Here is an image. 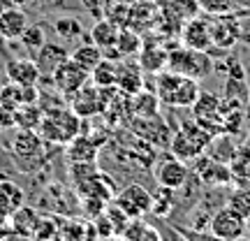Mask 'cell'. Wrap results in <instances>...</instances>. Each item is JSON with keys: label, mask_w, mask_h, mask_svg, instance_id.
I'll return each mask as SVG.
<instances>
[{"label": "cell", "mask_w": 250, "mask_h": 241, "mask_svg": "<svg viewBox=\"0 0 250 241\" xmlns=\"http://www.w3.org/2000/svg\"><path fill=\"white\" fill-rule=\"evenodd\" d=\"M246 234H248V237H250V216H248V218H246Z\"/></svg>", "instance_id": "cell-41"}, {"label": "cell", "mask_w": 250, "mask_h": 241, "mask_svg": "<svg viewBox=\"0 0 250 241\" xmlns=\"http://www.w3.org/2000/svg\"><path fill=\"white\" fill-rule=\"evenodd\" d=\"M121 241H162L158 227L144 223L142 218H132L121 234Z\"/></svg>", "instance_id": "cell-22"}, {"label": "cell", "mask_w": 250, "mask_h": 241, "mask_svg": "<svg viewBox=\"0 0 250 241\" xmlns=\"http://www.w3.org/2000/svg\"><path fill=\"white\" fill-rule=\"evenodd\" d=\"M14 5H21V2H28V0H12Z\"/></svg>", "instance_id": "cell-45"}, {"label": "cell", "mask_w": 250, "mask_h": 241, "mask_svg": "<svg viewBox=\"0 0 250 241\" xmlns=\"http://www.w3.org/2000/svg\"><path fill=\"white\" fill-rule=\"evenodd\" d=\"M72 111L77 116H93L102 111V98H100V88L95 84H83L74 95H72Z\"/></svg>", "instance_id": "cell-13"}, {"label": "cell", "mask_w": 250, "mask_h": 241, "mask_svg": "<svg viewBox=\"0 0 250 241\" xmlns=\"http://www.w3.org/2000/svg\"><path fill=\"white\" fill-rule=\"evenodd\" d=\"M139 49H142V37L137 30L132 28H121V33H118V40H116V51L121 56H137L139 54Z\"/></svg>", "instance_id": "cell-30"}, {"label": "cell", "mask_w": 250, "mask_h": 241, "mask_svg": "<svg viewBox=\"0 0 250 241\" xmlns=\"http://www.w3.org/2000/svg\"><path fill=\"white\" fill-rule=\"evenodd\" d=\"M9 223H12V232L14 234L30 237V234H35V227H37V223H40V216H37L35 209H30V206L23 204L9 216Z\"/></svg>", "instance_id": "cell-21"}, {"label": "cell", "mask_w": 250, "mask_h": 241, "mask_svg": "<svg viewBox=\"0 0 250 241\" xmlns=\"http://www.w3.org/2000/svg\"><path fill=\"white\" fill-rule=\"evenodd\" d=\"M250 88L246 86V79H234L229 77L225 84V95H223V107L227 109H243L248 102Z\"/></svg>", "instance_id": "cell-20"}, {"label": "cell", "mask_w": 250, "mask_h": 241, "mask_svg": "<svg viewBox=\"0 0 250 241\" xmlns=\"http://www.w3.org/2000/svg\"><path fill=\"white\" fill-rule=\"evenodd\" d=\"M234 241H250V237H246V234H241V237H236Z\"/></svg>", "instance_id": "cell-42"}, {"label": "cell", "mask_w": 250, "mask_h": 241, "mask_svg": "<svg viewBox=\"0 0 250 241\" xmlns=\"http://www.w3.org/2000/svg\"><path fill=\"white\" fill-rule=\"evenodd\" d=\"M26 28H28V17L23 9L19 7L0 9V37L2 40H9V42L19 40Z\"/></svg>", "instance_id": "cell-15"}, {"label": "cell", "mask_w": 250, "mask_h": 241, "mask_svg": "<svg viewBox=\"0 0 250 241\" xmlns=\"http://www.w3.org/2000/svg\"><path fill=\"white\" fill-rule=\"evenodd\" d=\"M171 241H188V239H186V237H181V234H176V237H174Z\"/></svg>", "instance_id": "cell-43"}, {"label": "cell", "mask_w": 250, "mask_h": 241, "mask_svg": "<svg viewBox=\"0 0 250 241\" xmlns=\"http://www.w3.org/2000/svg\"><path fill=\"white\" fill-rule=\"evenodd\" d=\"M165 12L171 14L174 19H179V21H190V19L197 17L199 5H197V0H167Z\"/></svg>", "instance_id": "cell-31"}, {"label": "cell", "mask_w": 250, "mask_h": 241, "mask_svg": "<svg viewBox=\"0 0 250 241\" xmlns=\"http://www.w3.org/2000/svg\"><path fill=\"white\" fill-rule=\"evenodd\" d=\"M70 58L77 63L79 67H83V70L90 74V72L98 67V63L104 58V54H102V49H100V46H95L93 42H88V44L77 46V49L70 54Z\"/></svg>", "instance_id": "cell-27"}, {"label": "cell", "mask_w": 250, "mask_h": 241, "mask_svg": "<svg viewBox=\"0 0 250 241\" xmlns=\"http://www.w3.org/2000/svg\"><path fill=\"white\" fill-rule=\"evenodd\" d=\"M81 2L86 5V9H88V12L100 14V12H104V5H107L109 0H81Z\"/></svg>", "instance_id": "cell-37"}, {"label": "cell", "mask_w": 250, "mask_h": 241, "mask_svg": "<svg viewBox=\"0 0 250 241\" xmlns=\"http://www.w3.org/2000/svg\"><path fill=\"white\" fill-rule=\"evenodd\" d=\"M155 105H158V95L155 93H146V90L134 93V102H132L134 114H139V116H155Z\"/></svg>", "instance_id": "cell-32"}, {"label": "cell", "mask_w": 250, "mask_h": 241, "mask_svg": "<svg viewBox=\"0 0 250 241\" xmlns=\"http://www.w3.org/2000/svg\"><path fill=\"white\" fill-rule=\"evenodd\" d=\"M114 204L123 211L127 218H144L151 211L153 195L142 186V183H130L121 193L114 195Z\"/></svg>", "instance_id": "cell-5"}, {"label": "cell", "mask_w": 250, "mask_h": 241, "mask_svg": "<svg viewBox=\"0 0 250 241\" xmlns=\"http://www.w3.org/2000/svg\"><path fill=\"white\" fill-rule=\"evenodd\" d=\"M246 149H250V134H248V139H246V144H243Z\"/></svg>", "instance_id": "cell-44"}, {"label": "cell", "mask_w": 250, "mask_h": 241, "mask_svg": "<svg viewBox=\"0 0 250 241\" xmlns=\"http://www.w3.org/2000/svg\"><path fill=\"white\" fill-rule=\"evenodd\" d=\"M155 95H158V100H162L165 105H171V107H192L197 95H199V86H197V79H192V77L165 70L158 74Z\"/></svg>", "instance_id": "cell-2"}, {"label": "cell", "mask_w": 250, "mask_h": 241, "mask_svg": "<svg viewBox=\"0 0 250 241\" xmlns=\"http://www.w3.org/2000/svg\"><path fill=\"white\" fill-rule=\"evenodd\" d=\"M19 40H21V44H23V49H26L28 54L35 56L46 44V28L42 23H33V26H28L23 30V35L19 37Z\"/></svg>", "instance_id": "cell-29"}, {"label": "cell", "mask_w": 250, "mask_h": 241, "mask_svg": "<svg viewBox=\"0 0 250 241\" xmlns=\"http://www.w3.org/2000/svg\"><path fill=\"white\" fill-rule=\"evenodd\" d=\"M197 176L204 186H213V188H223V186H229L234 183V176H232V167L227 162H220V160H213L208 155H199L197 158Z\"/></svg>", "instance_id": "cell-9"}, {"label": "cell", "mask_w": 250, "mask_h": 241, "mask_svg": "<svg viewBox=\"0 0 250 241\" xmlns=\"http://www.w3.org/2000/svg\"><path fill=\"white\" fill-rule=\"evenodd\" d=\"M81 23L79 19L74 17H58L56 19V33L61 37H65V40H77V37L81 35Z\"/></svg>", "instance_id": "cell-34"}, {"label": "cell", "mask_w": 250, "mask_h": 241, "mask_svg": "<svg viewBox=\"0 0 250 241\" xmlns=\"http://www.w3.org/2000/svg\"><path fill=\"white\" fill-rule=\"evenodd\" d=\"M67 155H70V162H95L98 158V144L88 139V137H74L70 142V149H67Z\"/></svg>", "instance_id": "cell-25"}, {"label": "cell", "mask_w": 250, "mask_h": 241, "mask_svg": "<svg viewBox=\"0 0 250 241\" xmlns=\"http://www.w3.org/2000/svg\"><path fill=\"white\" fill-rule=\"evenodd\" d=\"M181 40H183V46L188 49H195V51H208L213 40H211V28H208V19H190L183 26V33H181Z\"/></svg>", "instance_id": "cell-11"}, {"label": "cell", "mask_w": 250, "mask_h": 241, "mask_svg": "<svg viewBox=\"0 0 250 241\" xmlns=\"http://www.w3.org/2000/svg\"><path fill=\"white\" fill-rule=\"evenodd\" d=\"M0 105L2 107H9V109H17L21 105V86L19 84H2L0 86Z\"/></svg>", "instance_id": "cell-35"}, {"label": "cell", "mask_w": 250, "mask_h": 241, "mask_svg": "<svg viewBox=\"0 0 250 241\" xmlns=\"http://www.w3.org/2000/svg\"><path fill=\"white\" fill-rule=\"evenodd\" d=\"M118 79V65L111 58H102L98 63V67L90 72V81L98 86V88H114Z\"/></svg>", "instance_id": "cell-26"}, {"label": "cell", "mask_w": 250, "mask_h": 241, "mask_svg": "<svg viewBox=\"0 0 250 241\" xmlns=\"http://www.w3.org/2000/svg\"><path fill=\"white\" fill-rule=\"evenodd\" d=\"M118 33H121V26H116L114 21H109L107 17H102L95 23V26L90 28V42L95 46L102 49V54L109 51V49H114L116 46V40H118Z\"/></svg>", "instance_id": "cell-17"}, {"label": "cell", "mask_w": 250, "mask_h": 241, "mask_svg": "<svg viewBox=\"0 0 250 241\" xmlns=\"http://www.w3.org/2000/svg\"><path fill=\"white\" fill-rule=\"evenodd\" d=\"M211 137L213 134L204 130L197 121H183L176 134H174V139H171V153L181 160H192V158L197 160L206 151Z\"/></svg>", "instance_id": "cell-3"}, {"label": "cell", "mask_w": 250, "mask_h": 241, "mask_svg": "<svg viewBox=\"0 0 250 241\" xmlns=\"http://www.w3.org/2000/svg\"><path fill=\"white\" fill-rule=\"evenodd\" d=\"M208 232L220 241H234L236 237L246 234V218L232 211L229 206H225L220 211H215L213 218L208 220Z\"/></svg>", "instance_id": "cell-8"}, {"label": "cell", "mask_w": 250, "mask_h": 241, "mask_svg": "<svg viewBox=\"0 0 250 241\" xmlns=\"http://www.w3.org/2000/svg\"><path fill=\"white\" fill-rule=\"evenodd\" d=\"M153 174H155L158 186H165V188H169V190H179V188H183L186 186V181H188V176H190L186 160H181V158H176V155L160 160Z\"/></svg>", "instance_id": "cell-10"}, {"label": "cell", "mask_w": 250, "mask_h": 241, "mask_svg": "<svg viewBox=\"0 0 250 241\" xmlns=\"http://www.w3.org/2000/svg\"><path fill=\"white\" fill-rule=\"evenodd\" d=\"M42 107L40 105H30V102H21L14 109V123L17 130H37L40 121H42Z\"/></svg>", "instance_id": "cell-24"}, {"label": "cell", "mask_w": 250, "mask_h": 241, "mask_svg": "<svg viewBox=\"0 0 250 241\" xmlns=\"http://www.w3.org/2000/svg\"><path fill=\"white\" fill-rule=\"evenodd\" d=\"M5 77L19 86H37L42 79V72L33 58H12L5 65Z\"/></svg>", "instance_id": "cell-12"}, {"label": "cell", "mask_w": 250, "mask_h": 241, "mask_svg": "<svg viewBox=\"0 0 250 241\" xmlns=\"http://www.w3.org/2000/svg\"><path fill=\"white\" fill-rule=\"evenodd\" d=\"M243 114H246V121H250V95H248V102H246V107H243Z\"/></svg>", "instance_id": "cell-40"}, {"label": "cell", "mask_w": 250, "mask_h": 241, "mask_svg": "<svg viewBox=\"0 0 250 241\" xmlns=\"http://www.w3.org/2000/svg\"><path fill=\"white\" fill-rule=\"evenodd\" d=\"M167 56L169 51L162 49L160 44H144L139 49V67L148 72H160L162 67H167Z\"/></svg>", "instance_id": "cell-23"}, {"label": "cell", "mask_w": 250, "mask_h": 241, "mask_svg": "<svg viewBox=\"0 0 250 241\" xmlns=\"http://www.w3.org/2000/svg\"><path fill=\"white\" fill-rule=\"evenodd\" d=\"M79 128H81V116H77L72 109L51 107V109H44L37 132L42 137V142L70 144L79 134Z\"/></svg>", "instance_id": "cell-1"}, {"label": "cell", "mask_w": 250, "mask_h": 241, "mask_svg": "<svg viewBox=\"0 0 250 241\" xmlns=\"http://www.w3.org/2000/svg\"><path fill=\"white\" fill-rule=\"evenodd\" d=\"M167 70L192 77V79H202V77L211 74L213 61L206 56V51H195V49L183 46V49L169 51V56H167Z\"/></svg>", "instance_id": "cell-4"}, {"label": "cell", "mask_w": 250, "mask_h": 241, "mask_svg": "<svg viewBox=\"0 0 250 241\" xmlns=\"http://www.w3.org/2000/svg\"><path fill=\"white\" fill-rule=\"evenodd\" d=\"M236 7H241L243 14H250V0H236Z\"/></svg>", "instance_id": "cell-39"}, {"label": "cell", "mask_w": 250, "mask_h": 241, "mask_svg": "<svg viewBox=\"0 0 250 241\" xmlns=\"http://www.w3.org/2000/svg\"><path fill=\"white\" fill-rule=\"evenodd\" d=\"M12 128H17V123H14V109L0 105V130H12Z\"/></svg>", "instance_id": "cell-36"}, {"label": "cell", "mask_w": 250, "mask_h": 241, "mask_svg": "<svg viewBox=\"0 0 250 241\" xmlns=\"http://www.w3.org/2000/svg\"><path fill=\"white\" fill-rule=\"evenodd\" d=\"M204 153L208 158H213V160H220V162H227V165H229V162L236 158L239 146L234 144L229 132H220V134H213V137H211V142H208Z\"/></svg>", "instance_id": "cell-18"}, {"label": "cell", "mask_w": 250, "mask_h": 241, "mask_svg": "<svg viewBox=\"0 0 250 241\" xmlns=\"http://www.w3.org/2000/svg\"><path fill=\"white\" fill-rule=\"evenodd\" d=\"M9 234H12V223H9V218L0 216V241H5Z\"/></svg>", "instance_id": "cell-38"}, {"label": "cell", "mask_w": 250, "mask_h": 241, "mask_svg": "<svg viewBox=\"0 0 250 241\" xmlns=\"http://www.w3.org/2000/svg\"><path fill=\"white\" fill-rule=\"evenodd\" d=\"M67 58H70V51L62 44H56V42H46V44L33 56V61L37 63L42 77H51V72H54L61 63L67 61Z\"/></svg>", "instance_id": "cell-14"}, {"label": "cell", "mask_w": 250, "mask_h": 241, "mask_svg": "<svg viewBox=\"0 0 250 241\" xmlns=\"http://www.w3.org/2000/svg\"><path fill=\"white\" fill-rule=\"evenodd\" d=\"M116 86L123 90L125 95H134V93H139L142 86H144L139 65H125V67H118Z\"/></svg>", "instance_id": "cell-28"}, {"label": "cell", "mask_w": 250, "mask_h": 241, "mask_svg": "<svg viewBox=\"0 0 250 241\" xmlns=\"http://www.w3.org/2000/svg\"><path fill=\"white\" fill-rule=\"evenodd\" d=\"M51 84H54V88L61 93V95H65V98H72L77 90L86 84V81L90 79V74L83 67H79L77 63L72 61V58H67L65 63H61L58 67H56L54 72H51Z\"/></svg>", "instance_id": "cell-6"}, {"label": "cell", "mask_w": 250, "mask_h": 241, "mask_svg": "<svg viewBox=\"0 0 250 241\" xmlns=\"http://www.w3.org/2000/svg\"><path fill=\"white\" fill-rule=\"evenodd\" d=\"M199 9L208 14V17H218V14H227L236 9V0H197Z\"/></svg>", "instance_id": "cell-33"}, {"label": "cell", "mask_w": 250, "mask_h": 241, "mask_svg": "<svg viewBox=\"0 0 250 241\" xmlns=\"http://www.w3.org/2000/svg\"><path fill=\"white\" fill-rule=\"evenodd\" d=\"M23 204H26L23 188L17 186L14 181H0V216L9 218L19 206H23Z\"/></svg>", "instance_id": "cell-19"}, {"label": "cell", "mask_w": 250, "mask_h": 241, "mask_svg": "<svg viewBox=\"0 0 250 241\" xmlns=\"http://www.w3.org/2000/svg\"><path fill=\"white\" fill-rule=\"evenodd\" d=\"M40 149H42V137L37 130H19L12 142V151L19 160H30L40 155Z\"/></svg>", "instance_id": "cell-16"}, {"label": "cell", "mask_w": 250, "mask_h": 241, "mask_svg": "<svg viewBox=\"0 0 250 241\" xmlns=\"http://www.w3.org/2000/svg\"><path fill=\"white\" fill-rule=\"evenodd\" d=\"M208 28H211L213 46H220V49H232L241 37V21L234 12L211 17L208 19Z\"/></svg>", "instance_id": "cell-7"}]
</instances>
